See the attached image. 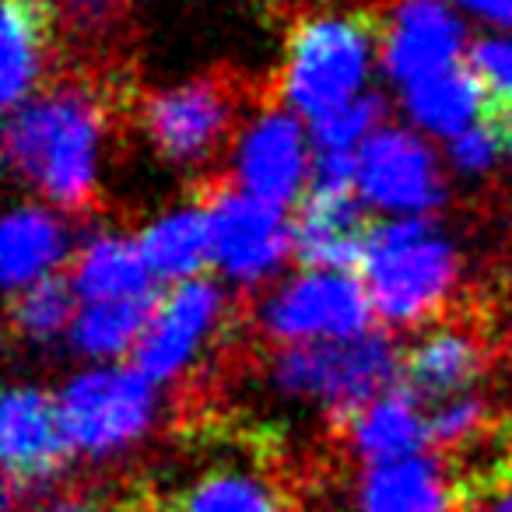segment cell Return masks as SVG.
Masks as SVG:
<instances>
[{
    "mask_svg": "<svg viewBox=\"0 0 512 512\" xmlns=\"http://www.w3.org/2000/svg\"><path fill=\"white\" fill-rule=\"evenodd\" d=\"M109 88L85 74L53 78L8 113L4 162L60 211H88L99 197L109 134Z\"/></svg>",
    "mask_w": 512,
    "mask_h": 512,
    "instance_id": "6da1fadb",
    "label": "cell"
},
{
    "mask_svg": "<svg viewBox=\"0 0 512 512\" xmlns=\"http://www.w3.org/2000/svg\"><path fill=\"white\" fill-rule=\"evenodd\" d=\"M358 274L379 320L418 327L449 302L460 278V256L428 218H390L372 225Z\"/></svg>",
    "mask_w": 512,
    "mask_h": 512,
    "instance_id": "7a4b0ae2",
    "label": "cell"
},
{
    "mask_svg": "<svg viewBox=\"0 0 512 512\" xmlns=\"http://www.w3.org/2000/svg\"><path fill=\"white\" fill-rule=\"evenodd\" d=\"M274 390L285 397L313 400L337 425L404 383V355L379 330L351 341L285 344L267 362Z\"/></svg>",
    "mask_w": 512,
    "mask_h": 512,
    "instance_id": "3957f363",
    "label": "cell"
},
{
    "mask_svg": "<svg viewBox=\"0 0 512 512\" xmlns=\"http://www.w3.org/2000/svg\"><path fill=\"white\" fill-rule=\"evenodd\" d=\"M379 22L369 15H313L292 25L285 39V64L278 95L309 120L337 113L362 99L369 78Z\"/></svg>",
    "mask_w": 512,
    "mask_h": 512,
    "instance_id": "277c9868",
    "label": "cell"
},
{
    "mask_svg": "<svg viewBox=\"0 0 512 512\" xmlns=\"http://www.w3.org/2000/svg\"><path fill=\"white\" fill-rule=\"evenodd\" d=\"M57 404L74 453L106 460V456L127 453L151 432L158 393L155 383L137 369L99 365L67 379Z\"/></svg>",
    "mask_w": 512,
    "mask_h": 512,
    "instance_id": "5b68a950",
    "label": "cell"
},
{
    "mask_svg": "<svg viewBox=\"0 0 512 512\" xmlns=\"http://www.w3.org/2000/svg\"><path fill=\"white\" fill-rule=\"evenodd\" d=\"M242 109V81L228 71L200 74L148 95L137 109L151 148L179 169L211 162L228 141Z\"/></svg>",
    "mask_w": 512,
    "mask_h": 512,
    "instance_id": "8992f818",
    "label": "cell"
},
{
    "mask_svg": "<svg viewBox=\"0 0 512 512\" xmlns=\"http://www.w3.org/2000/svg\"><path fill=\"white\" fill-rule=\"evenodd\" d=\"M372 316L376 306L362 278L348 271H302L256 306V327L278 344H320L369 334Z\"/></svg>",
    "mask_w": 512,
    "mask_h": 512,
    "instance_id": "52a82bcc",
    "label": "cell"
},
{
    "mask_svg": "<svg viewBox=\"0 0 512 512\" xmlns=\"http://www.w3.org/2000/svg\"><path fill=\"white\" fill-rule=\"evenodd\" d=\"M200 200L211 214L214 267L232 285H264L295 256V225L285 218V207L242 193L232 179H211Z\"/></svg>",
    "mask_w": 512,
    "mask_h": 512,
    "instance_id": "ba28073f",
    "label": "cell"
},
{
    "mask_svg": "<svg viewBox=\"0 0 512 512\" xmlns=\"http://www.w3.org/2000/svg\"><path fill=\"white\" fill-rule=\"evenodd\" d=\"M358 155V197L393 218H428L446 200L432 148L411 130L379 127Z\"/></svg>",
    "mask_w": 512,
    "mask_h": 512,
    "instance_id": "9c48e42d",
    "label": "cell"
},
{
    "mask_svg": "<svg viewBox=\"0 0 512 512\" xmlns=\"http://www.w3.org/2000/svg\"><path fill=\"white\" fill-rule=\"evenodd\" d=\"M228 313L225 292L207 278L172 285L158 299L155 316L134 348V369L151 383H172L211 344Z\"/></svg>",
    "mask_w": 512,
    "mask_h": 512,
    "instance_id": "30bf717a",
    "label": "cell"
},
{
    "mask_svg": "<svg viewBox=\"0 0 512 512\" xmlns=\"http://www.w3.org/2000/svg\"><path fill=\"white\" fill-rule=\"evenodd\" d=\"M0 456L8 495L29 498L67 470L74 446L60 421V404L39 386H11L0 407Z\"/></svg>",
    "mask_w": 512,
    "mask_h": 512,
    "instance_id": "8fae6325",
    "label": "cell"
},
{
    "mask_svg": "<svg viewBox=\"0 0 512 512\" xmlns=\"http://www.w3.org/2000/svg\"><path fill=\"white\" fill-rule=\"evenodd\" d=\"M309 172L313 162L306 151V134L292 109L267 106L246 123L232 162V183L242 193L288 207L309 186Z\"/></svg>",
    "mask_w": 512,
    "mask_h": 512,
    "instance_id": "7c38bea8",
    "label": "cell"
},
{
    "mask_svg": "<svg viewBox=\"0 0 512 512\" xmlns=\"http://www.w3.org/2000/svg\"><path fill=\"white\" fill-rule=\"evenodd\" d=\"M460 18L442 0H397L383 25V64L397 85L411 88L460 64Z\"/></svg>",
    "mask_w": 512,
    "mask_h": 512,
    "instance_id": "4fadbf2b",
    "label": "cell"
},
{
    "mask_svg": "<svg viewBox=\"0 0 512 512\" xmlns=\"http://www.w3.org/2000/svg\"><path fill=\"white\" fill-rule=\"evenodd\" d=\"M295 260L302 271H348L362 267L372 225L358 190H313L295 211Z\"/></svg>",
    "mask_w": 512,
    "mask_h": 512,
    "instance_id": "5bb4252c",
    "label": "cell"
},
{
    "mask_svg": "<svg viewBox=\"0 0 512 512\" xmlns=\"http://www.w3.org/2000/svg\"><path fill=\"white\" fill-rule=\"evenodd\" d=\"M362 512H467V491L446 456H404L372 463L358 484Z\"/></svg>",
    "mask_w": 512,
    "mask_h": 512,
    "instance_id": "9a60e30c",
    "label": "cell"
},
{
    "mask_svg": "<svg viewBox=\"0 0 512 512\" xmlns=\"http://www.w3.org/2000/svg\"><path fill=\"white\" fill-rule=\"evenodd\" d=\"M57 43V11L53 0H4V67H0V99L4 109H18L29 95L46 85V67Z\"/></svg>",
    "mask_w": 512,
    "mask_h": 512,
    "instance_id": "2e32d148",
    "label": "cell"
},
{
    "mask_svg": "<svg viewBox=\"0 0 512 512\" xmlns=\"http://www.w3.org/2000/svg\"><path fill=\"white\" fill-rule=\"evenodd\" d=\"M484 372V348L477 334L460 327H442L425 334L404 351V386L421 404H442L470 393Z\"/></svg>",
    "mask_w": 512,
    "mask_h": 512,
    "instance_id": "e0dca14e",
    "label": "cell"
},
{
    "mask_svg": "<svg viewBox=\"0 0 512 512\" xmlns=\"http://www.w3.org/2000/svg\"><path fill=\"white\" fill-rule=\"evenodd\" d=\"M71 285L78 302H120L148 299L155 292V274L141 253V242L120 232H99L81 246L71 267Z\"/></svg>",
    "mask_w": 512,
    "mask_h": 512,
    "instance_id": "ac0fdd59",
    "label": "cell"
},
{
    "mask_svg": "<svg viewBox=\"0 0 512 512\" xmlns=\"http://www.w3.org/2000/svg\"><path fill=\"white\" fill-rule=\"evenodd\" d=\"M67 256V228L50 207L18 204L0 225V278L11 295L50 278Z\"/></svg>",
    "mask_w": 512,
    "mask_h": 512,
    "instance_id": "d6986e66",
    "label": "cell"
},
{
    "mask_svg": "<svg viewBox=\"0 0 512 512\" xmlns=\"http://www.w3.org/2000/svg\"><path fill=\"white\" fill-rule=\"evenodd\" d=\"M348 442L365 463H390L404 460V456H418L421 449L432 442V428H428V414L421 411V400L414 397L407 386L383 393L372 400L365 411L344 425Z\"/></svg>",
    "mask_w": 512,
    "mask_h": 512,
    "instance_id": "ffe728a7",
    "label": "cell"
},
{
    "mask_svg": "<svg viewBox=\"0 0 512 512\" xmlns=\"http://www.w3.org/2000/svg\"><path fill=\"white\" fill-rule=\"evenodd\" d=\"M137 242H141V253L155 281L179 285V281L200 278V271L214 264L211 214L200 197L197 204L176 207V211H165L162 218L148 221Z\"/></svg>",
    "mask_w": 512,
    "mask_h": 512,
    "instance_id": "44dd1931",
    "label": "cell"
},
{
    "mask_svg": "<svg viewBox=\"0 0 512 512\" xmlns=\"http://www.w3.org/2000/svg\"><path fill=\"white\" fill-rule=\"evenodd\" d=\"M404 109L421 130L453 141L484 116L488 92H484L481 78L470 71V64H456L435 78L404 88Z\"/></svg>",
    "mask_w": 512,
    "mask_h": 512,
    "instance_id": "7402d4cb",
    "label": "cell"
},
{
    "mask_svg": "<svg viewBox=\"0 0 512 512\" xmlns=\"http://www.w3.org/2000/svg\"><path fill=\"white\" fill-rule=\"evenodd\" d=\"M172 512H292L281 481L246 467H211L176 498Z\"/></svg>",
    "mask_w": 512,
    "mask_h": 512,
    "instance_id": "603a6c76",
    "label": "cell"
},
{
    "mask_svg": "<svg viewBox=\"0 0 512 512\" xmlns=\"http://www.w3.org/2000/svg\"><path fill=\"white\" fill-rule=\"evenodd\" d=\"M162 295H148V299H120V302H85L74 316L67 341L71 351L81 358H95V362H113V358L127 355L141 344L144 330H148L155 306Z\"/></svg>",
    "mask_w": 512,
    "mask_h": 512,
    "instance_id": "cb8c5ba5",
    "label": "cell"
},
{
    "mask_svg": "<svg viewBox=\"0 0 512 512\" xmlns=\"http://www.w3.org/2000/svg\"><path fill=\"white\" fill-rule=\"evenodd\" d=\"M74 316H78V292L71 278H60V274H50L11 295V330L25 341L43 344L57 334H67Z\"/></svg>",
    "mask_w": 512,
    "mask_h": 512,
    "instance_id": "d4e9b609",
    "label": "cell"
},
{
    "mask_svg": "<svg viewBox=\"0 0 512 512\" xmlns=\"http://www.w3.org/2000/svg\"><path fill=\"white\" fill-rule=\"evenodd\" d=\"M386 102L379 95H362L351 106L323 116L313 123V144L316 151H355L383 127Z\"/></svg>",
    "mask_w": 512,
    "mask_h": 512,
    "instance_id": "484cf974",
    "label": "cell"
},
{
    "mask_svg": "<svg viewBox=\"0 0 512 512\" xmlns=\"http://www.w3.org/2000/svg\"><path fill=\"white\" fill-rule=\"evenodd\" d=\"M495 421L488 400L474 397V393H463V397L442 400L428 414V428H432V446H439L442 453H453V449L467 446L474 435H481L484 428Z\"/></svg>",
    "mask_w": 512,
    "mask_h": 512,
    "instance_id": "4316f807",
    "label": "cell"
},
{
    "mask_svg": "<svg viewBox=\"0 0 512 512\" xmlns=\"http://www.w3.org/2000/svg\"><path fill=\"white\" fill-rule=\"evenodd\" d=\"M467 64L488 92V109L512 116V36L477 39Z\"/></svg>",
    "mask_w": 512,
    "mask_h": 512,
    "instance_id": "83f0119b",
    "label": "cell"
},
{
    "mask_svg": "<svg viewBox=\"0 0 512 512\" xmlns=\"http://www.w3.org/2000/svg\"><path fill=\"white\" fill-rule=\"evenodd\" d=\"M449 162H453V169L463 172V176H481V172L495 169L498 162H512L509 141H505V134L498 130V123L481 116L474 127L463 130L460 137H453V144H449Z\"/></svg>",
    "mask_w": 512,
    "mask_h": 512,
    "instance_id": "f1b7e54d",
    "label": "cell"
},
{
    "mask_svg": "<svg viewBox=\"0 0 512 512\" xmlns=\"http://www.w3.org/2000/svg\"><path fill=\"white\" fill-rule=\"evenodd\" d=\"M60 4L81 32H109L120 22L127 0H60Z\"/></svg>",
    "mask_w": 512,
    "mask_h": 512,
    "instance_id": "f546056e",
    "label": "cell"
},
{
    "mask_svg": "<svg viewBox=\"0 0 512 512\" xmlns=\"http://www.w3.org/2000/svg\"><path fill=\"white\" fill-rule=\"evenodd\" d=\"M32 512H151V509H144L134 498H127V502H113V498L102 502V498H92V495H57Z\"/></svg>",
    "mask_w": 512,
    "mask_h": 512,
    "instance_id": "4dcf8cb0",
    "label": "cell"
},
{
    "mask_svg": "<svg viewBox=\"0 0 512 512\" xmlns=\"http://www.w3.org/2000/svg\"><path fill=\"white\" fill-rule=\"evenodd\" d=\"M460 8L474 11L477 18L491 25H502V29H512V0H453Z\"/></svg>",
    "mask_w": 512,
    "mask_h": 512,
    "instance_id": "1f68e13d",
    "label": "cell"
},
{
    "mask_svg": "<svg viewBox=\"0 0 512 512\" xmlns=\"http://www.w3.org/2000/svg\"><path fill=\"white\" fill-rule=\"evenodd\" d=\"M481 512H512V484L502 491V495L491 498V505H488V509H481Z\"/></svg>",
    "mask_w": 512,
    "mask_h": 512,
    "instance_id": "d6a6232c",
    "label": "cell"
}]
</instances>
